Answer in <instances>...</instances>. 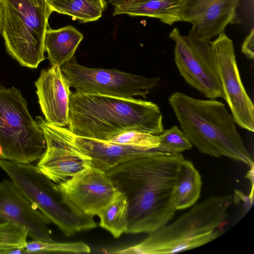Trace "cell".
Wrapping results in <instances>:
<instances>
[{
    "label": "cell",
    "mask_w": 254,
    "mask_h": 254,
    "mask_svg": "<svg viewBox=\"0 0 254 254\" xmlns=\"http://www.w3.org/2000/svg\"><path fill=\"white\" fill-rule=\"evenodd\" d=\"M185 159L181 153L156 148L106 172L127 198V233L149 234L172 219L175 185Z\"/></svg>",
    "instance_id": "6da1fadb"
},
{
    "label": "cell",
    "mask_w": 254,
    "mask_h": 254,
    "mask_svg": "<svg viewBox=\"0 0 254 254\" xmlns=\"http://www.w3.org/2000/svg\"><path fill=\"white\" fill-rule=\"evenodd\" d=\"M67 126L74 135L107 141L127 131L159 135L164 130L162 114L152 102L76 92L69 97Z\"/></svg>",
    "instance_id": "7a4b0ae2"
},
{
    "label": "cell",
    "mask_w": 254,
    "mask_h": 254,
    "mask_svg": "<svg viewBox=\"0 0 254 254\" xmlns=\"http://www.w3.org/2000/svg\"><path fill=\"white\" fill-rule=\"evenodd\" d=\"M168 103L181 130L200 152L254 167L253 158L223 103L197 99L181 92L172 94Z\"/></svg>",
    "instance_id": "3957f363"
},
{
    "label": "cell",
    "mask_w": 254,
    "mask_h": 254,
    "mask_svg": "<svg viewBox=\"0 0 254 254\" xmlns=\"http://www.w3.org/2000/svg\"><path fill=\"white\" fill-rule=\"evenodd\" d=\"M232 202L231 194L211 196L173 222L149 233L139 243L112 253L169 254L205 245L222 234Z\"/></svg>",
    "instance_id": "277c9868"
},
{
    "label": "cell",
    "mask_w": 254,
    "mask_h": 254,
    "mask_svg": "<svg viewBox=\"0 0 254 254\" xmlns=\"http://www.w3.org/2000/svg\"><path fill=\"white\" fill-rule=\"evenodd\" d=\"M0 33L7 53L24 67L36 68L45 60L44 40L53 12L46 0H1Z\"/></svg>",
    "instance_id": "5b68a950"
},
{
    "label": "cell",
    "mask_w": 254,
    "mask_h": 254,
    "mask_svg": "<svg viewBox=\"0 0 254 254\" xmlns=\"http://www.w3.org/2000/svg\"><path fill=\"white\" fill-rule=\"evenodd\" d=\"M0 168L16 187L50 221L67 237L97 227L93 216L78 212L55 183L32 164L0 159Z\"/></svg>",
    "instance_id": "8992f818"
},
{
    "label": "cell",
    "mask_w": 254,
    "mask_h": 254,
    "mask_svg": "<svg viewBox=\"0 0 254 254\" xmlns=\"http://www.w3.org/2000/svg\"><path fill=\"white\" fill-rule=\"evenodd\" d=\"M0 159L22 163L38 162L46 150L44 131L30 114L20 89L0 85Z\"/></svg>",
    "instance_id": "52a82bcc"
},
{
    "label": "cell",
    "mask_w": 254,
    "mask_h": 254,
    "mask_svg": "<svg viewBox=\"0 0 254 254\" xmlns=\"http://www.w3.org/2000/svg\"><path fill=\"white\" fill-rule=\"evenodd\" d=\"M70 87L85 94H99L125 98H144L159 84L160 77H146L115 69L87 67L73 56L61 67Z\"/></svg>",
    "instance_id": "ba28073f"
},
{
    "label": "cell",
    "mask_w": 254,
    "mask_h": 254,
    "mask_svg": "<svg viewBox=\"0 0 254 254\" xmlns=\"http://www.w3.org/2000/svg\"><path fill=\"white\" fill-rule=\"evenodd\" d=\"M169 37L175 43V62L186 82L206 98L224 99L210 40L190 34L182 35L177 28Z\"/></svg>",
    "instance_id": "9c48e42d"
},
{
    "label": "cell",
    "mask_w": 254,
    "mask_h": 254,
    "mask_svg": "<svg viewBox=\"0 0 254 254\" xmlns=\"http://www.w3.org/2000/svg\"><path fill=\"white\" fill-rule=\"evenodd\" d=\"M217 74L231 114L241 127L254 131V105L241 78L232 40L224 32L210 41Z\"/></svg>",
    "instance_id": "30bf717a"
},
{
    "label": "cell",
    "mask_w": 254,
    "mask_h": 254,
    "mask_svg": "<svg viewBox=\"0 0 254 254\" xmlns=\"http://www.w3.org/2000/svg\"><path fill=\"white\" fill-rule=\"evenodd\" d=\"M58 187L75 210L93 217L120 191L106 172L92 167L58 184Z\"/></svg>",
    "instance_id": "8fae6325"
},
{
    "label": "cell",
    "mask_w": 254,
    "mask_h": 254,
    "mask_svg": "<svg viewBox=\"0 0 254 254\" xmlns=\"http://www.w3.org/2000/svg\"><path fill=\"white\" fill-rule=\"evenodd\" d=\"M36 120L46 141V151L36 165L43 175L59 184L91 167L90 160L72 149L55 126L41 116Z\"/></svg>",
    "instance_id": "7c38bea8"
},
{
    "label": "cell",
    "mask_w": 254,
    "mask_h": 254,
    "mask_svg": "<svg viewBox=\"0 0 254 254\" xmlns=\"http://www.w3.org/2000/svg\"><path fill=\"white\" fill-rule=\"evenodd\" d=\"M240 0H182L181 21L191 24L189 34L210 40L228 24L240 22L236 12Z\"/></svg>",
    "instance_id": "4fadbf2b"
},
{
    "label": "cell",
    "mask_w": 254,
    "mask_h": 254,
    "mask_svg": "<svg viewBox=\"0 0 254 254\" xmlns=\"http://www.w3.org/2000/svg\"><path fill=\"white\" fill-rule=\"evenodd\" d=\"M14 224L33 240H54L48 227L50 221L22 194L10 179L0 182V223Z\"/></svg>",
    "instance_id": "5bb4252c"
},
{
    "label": "cell",
    "mask_w": 254,
    "mask_h": 254,
    "mask_svg": "<svg viewBox=\"0 0 254 254\" xmlns=\"http://www.w3.org/2000/svg\"><path fill=\"white\" fill-rule=\"evenodd\" d=\"M35 86L45 120L56 126H67L71 92L68 80L61 67L51 65L42 70Z\"/></svg>",
    "instance_id": "9a60e30c"
},
{
    "label": "cell",
    "mask_w": 254,
    "mask_h": 254,
    "mask_svg": "<svg viewBox=\"0 0 254 254\" xmlns=\"http://www.w3.org/2000/svg\"><path fill=\"white\" fill-rule=\"evenodd\" d=\"M56 127L72 149L90 160L91 167L104 172H107L116 166L138 157L147 151L77 136L72 134L67 128Z\"/></svg>",
    "instance_id": "2e32d148"
},
{
    "label": "cell",
    "mask_w": 254,
    "mask_h": 254,
    "mask_svg": "<svg viewBox=\"0 0 254 254\" xmlns=\"http://www.w3.org/2000/svg\"><path fill=\"white\" fill-rule=\"evenodd\" d=\"M182 0H133L115 7L113 15L128 14L159 19L168 25L181 21Z\"/></svg>",
    "instance_id": "e0dca14e"
},
{
    "label": "cell",
    "mask_w": 254,
    "mask_h": 254,
    "mask_svg": "<svg viewBox=\"0 0 254 254\" xmlns=\"http://www.w3.org/2000/svg\"><path fill=\"white\" fill-rule=\"evenodd\" d=\"M83 38V34L71 25L57 29L48 28L44 49L51 65L61 67L71 59Z\"/></svg>",
    "instance_id": "ac0fdd59"
},
{
    "label": "cell",
    "mask_w": 254,
    "mask_h": 254,
    "mask_svg": "<svg viewBox=\"0 0 254 254\" xmlns=\"http://www.w3.org/2000/svg\"><path fill=\"white\" fill-rule=\"evenodd\" d=\"M202 187L200 175L192 163L185 159L179 171L174 190L177 210L193 205L200 197Z\"/></svg>",
    "instance_id": "d6986e66"
},
{
    "label": "cell",
    "mask_w": 254,
    "mask_h": 254,
    "mask_svg": "<svg viewBox=\"0 0 254 254\" xmlns=\"http://www.w3.org/2000/svg\"><path fill=\"white\" fill-rule=\"evenodd\" d=\"M51 10L67 15L79 22L96 21L107 6L105 0H46Z\"/></svg>",
    "instance_id": "ffe728a7"
},
{
    "label": "cell",
    "mask_w": 254,
    "mask_h": 254,
    "mask_svg": "<svg viewBox=\"0 0 254 254\" xmlns=\"http://www.w3.org/2000/svg\"><path fill=\"white\" fill-rule=\"evenodd\" d=\"M99 226L118 238L127 233L128 226V203L125 194L120 191L97 215Z\"/></svg>",
    "instance_id": "44dd1931"
},
{
    "label": "cell",
    "mask_w": 254,
    "mask_h": 254,
    "mask_svg": "<svg viewBox=\"0 0 254 254\" xmlns=\"http://www.w3.org/2000/svg\"><path fill=\"white\" fill-rule=\"evenodd\" d=\"M28 233L22 228L11 223H0V254H26L25 247Z\"/></svg>",
    "instance_id": "7402d4cb"
},
{
    "label": "cell",
    "mask_w": 254,
    "mask_h": 254,
    "mask_svg": "<svg viewBox=\"0 0 254 254\" xmlns=\"http://www.w3.org/2000/svg\"><path fill=\"white\" fill-rule=\"evenodd\" d=\"M26 254H41L51 253L88 254L91 249L85 243L79 241L73 242H46L32 240L27 242L25 247Z\"/></svg>",
    "instance_id": "603a6c76"
},
{
    "label": "cell",
    "mask_w": 254,
    "mask_h": 254,
    "mask_svg": "<svg viewBox=\"0 0 254 254\" xmlns=\"http://www.w3.org/2000/svg\"><path fill=\"white\" fill-rule=\"evenodd\" d=\"M108 141L130 146L136 149L142 151L158 148L160 145L159 135L137 131H127L119 134Z\"/></svg>",
    "instance_id": "cb8c5ba5"
},
{
    "label": "cell",
    "mask_w": 254,
    "mask_h": 254,
    "mask_svg": "<svg viewBox=\"0 0 254 254\" xmlns=\"http://www.w3.org/2000/svg\"><path fill=\"white\" fill-rule=\"evenodd\" d=\"M158 149L172 153H182L190 149L192 145L185 133L177 126L164 130L159 135Z\"/></svg>",
    "instance_id": "d4e9b609"
},
{
    "label": "cell",
    "mask_w": 254,
    "mask_h": 254,
    "mask_svg": "<svg viewBox=\"0 0 254 254\" xmlns=\"http://www.w3.org/2000/svg\"><path fill=\"white\" fill-rule=\"evenodd\" d=\"M242 52L250 60L254 57V29L252 28L250 33L245 39L242 46Z\"/></svg>",
    "instance_id": "484cf974"
},
{
    "label": "cell",
    "mask_w": 254,
    "mask_h": 254,
    "mask_svg": "<svg viewBox=\"0 0 254 254\" xmlns=\"http://www.w3.org/2000/svg\"><path fill=\"white\" fill-rule=\"evenodd\" d=\"M133 0H109V2L115 6L127 3Z\"/></svg>",
    "instance_id": "4316f807"
},
{
    "label": "cell",
    "mask_w": 254,
    "mask_h": 254,
    "mask_svg": "<svg viewBox=\"0 0 254 254\" xmlns=\"http://www.w3.org/2000/svg\"><path fill=\"white\" fill-rule=\"evenodd\" d=\"M2 7L1 0H0V33L1 28L2 24Z\"/></svg>",
    "instance_id": "83f0119b"
},
{
    "label": "cell",
    "mask_w": 254,
    "mask_h": 254,
    "mask_svg": "<svg viewBox=\"0 0 254 254\" xmlns=\"http://www.w3.org/2000/svg\"><path fill=\"white\" fill-rule=\"evenodd\" d=\"M3 151L1 147L0 146V158H1L2 155Z\"/></svg>",
    "instance_id": "f1b7e54d"
}]
</instances>
